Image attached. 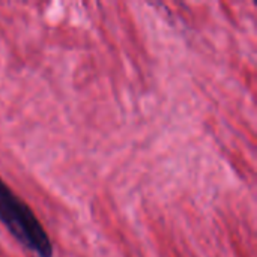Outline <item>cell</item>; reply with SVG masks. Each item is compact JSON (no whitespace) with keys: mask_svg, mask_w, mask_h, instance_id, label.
Masks as SVG:
<instances>
[{"mask_svg":"<svg viewBox=\"0 0 257 257\" xmlns=\"http://www.w3.org/2000/svg\"><path fill=\"white\" fill-rule=\"evenodd\" d=\"M0 221L8 232L38 257H53V244L32 208L0 178Z\"/></svg>","mask_w":257,"mask_h":257,"instance_id":"6da1fadb","label":"cell"}]
</instances>
